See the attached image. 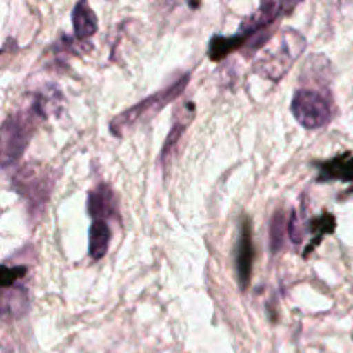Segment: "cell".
Here are the masks:
<instances>
[{"instance_id":"6da1fadb","label":"cell","mask_w":353,"mask_h":353,"mask_svg":"<svg viewBox=\"0 0 353 353\" xmlns=\"http://www.w3.org/2000/svg\"><path fill=\"white\" fill-rule=\"evenodd\" d=\"M307 47V40L300 31L286 28L279 34V41L276 47H271L259 57L254 64V71L269 81L278 83L288 69L295 64L296 59L303 54Z\"/></svg>"},{"instance_id":"7a4b0ae2","label":"cell","mask_w":353,"mask_h":353,"mask_svg":"<svg viewBox=\"0 0 353 353\" xmlns=\"http://www.w3.org/2000/svg\"><path fill=\"white\" fill-rule=\"evenodd\" d=\"M188 81H190V76L185 74L181 79H178L174 85L168 86L165 90H161V92L147 97V99L138 102L137 105H133L131 109L121 112L119 116H116L112 121H110V131H112L116 137H123L126 131H130L131 128L137 126L140 121L155 116L162 107H165L168 103H171L176 97L181 95V93L185 92Z\"/></svg>"},{"instance_id":"3957f363","label":"cell","mask_w":353,"mask_h":353,"mask_svg":"<svg viewBox=\"0 0 353 353\" xmlns=\"http://www.w3.org/2000/svg\"><path fill=\"white\" fill-rule=\"evenodd\" d=\"M54 172L38 162H30V164L23 165L12 178L14 190L28 200L31 209L38 210V212L43 210V205L47 203L52 188H54Z\"/></svg>"},{"instance_id":"277c9868","label":"cell","mask_w":353,"mask_h":353,"mask_svg":"<svg viewBox=\"0 0 353 353\" xmlns=\"http://www.w3.org/2000/svg\"><path fill=\"white\" fill-rule=\"evenodd\" d=\"M292 114L300 126L307 130L323 128L333 119L334 103L326 93L312 88H302L295 93L292 100Z\"/></svg>"},{"instance_id":"5b68a950","label":"cell","mask_w":353,"mask_h":353,"mask_svg":"<svg viewBox=\"0 0 353 353\" xmlns=\"http://www.w3.org/2000/svg\"><path fill=\"white\" fill-rule=\"evenodd\" d=\"M34 131V123L28 114H12L2 124V165L10 168L26 150Z\"/></svg>"},{"instance_id":"8992f818","label":"cell","mask_w":353,"mask_h":353,"mask_svg":"<svg viewBox=\"0 0 353 353\" xmlns=\"http://www.w3.org/2000/svg\"><path fill=\"white\" fill-rule=\"evenodd\" d=\"M255 261V245H254V231H252V221L245 219L240 228V236L236 240L234 248V271H236V281L241 292L248 288L254 271Z\"/></svg>"},{"instance_id":"52a82bcc","label":"cell","mask_w":353,"mask_h":353,"mask_svg":"<svg viewBox=\"0 0 353 353\" xmlns=\"http://www.w3.org/2000/svg\"><path fill=\"white\" fill-rule=\"evenodd\" d=\"M296 3H286V2H264L261 3L257 10L252 16L241 23L240 33L243 34L247 40L257 37V34L264 33L281 14L288 12V10L295 9ZM248 43V41H247Z\"/></svg>"},{"instance_id":"ba28073f","label":"cell","mask_w":353,"mask_h":353,"mask_svg":"<svg viewBox=\"0 0 353 353\" xmlns=\"http://www.w3.org/2000/svg\"><path fill=\"white\" fill-rule=\"evenodd\" d=\"M317 181H353V154L352 152H343L336 157L330 159L319 164V174Z\"/></svg>"},{"instance_id":"9c48e42d","label":"cell","mask_w":353,"mask_h":353,"mask_svg":"<svg viewBox=\"0 0 353 353\" xmlns=\"http://www.w3.org/2000/svg\"><path fill=\"white\" fill-rule=\"evenodd\" d=\"M88 212L95 217V221H103V217H116L117 214V200L112 190L107 185H99L90 192L88 195Z\"/></svg>"},{"instance_id":"30bf717a","label":"cell","mask_w":353,"mask_h":353,"mask_svg":"<svg viewBox=\"0 0 353 353\" xmlns=\"http://www.w3.org/2000/svg\"><path fill=\"white\" fill-rule=\"evenodd\" d=\"M193 119H195V103L186 102L185 105L179 107L178 112L174 114L171 131H169L168 138H165L164 147H162V162L168 161V157L171 155L172 148L176 147V143H178L179 138L183 137V133H185L186 128L192 124Z\"/></svg>"},{"instance_id":"8fae6325","label":"cell","mask_w":353,"mask_h":353,"mask_svg":"<svg viewBox=\"0 0 353 353\" xmlns=\"http://www.w3.org/2000/svg\"><path fill=\"white\" fill-rule=\"evenodd\" d=\"M30 310V293L23 286H10L3 290L2 317L6 321L21 319Z\"/></svg>"},{"instance_id":"7c38bea8","label":"cell","mask_w":353,"mask_h":353,"mask_svg":"<svg viewBox=\"0 0 353 353\" xmlns=\"http://www.w3.org/2000/svg\"><path fill=\"white\" fill-rule=\"evenodd\" d=\"M72 28H74V34L81 40L93 37L99 30V19H97L95 12L92 7L86 2H78L72 9Z\"/></svg>"},{"instance_id":"4fadbf2b","label":"cell","mask_w":353,"mask_h":353,"mask_svg":"<svg viewBox=\"0 0 353 353\" xmlns=\"http://www.w3.org/2000/svg\"><path fill=\"white\" fill-rule=\"evenodd\" d=\"M110 243V228L105 221H93L90 228V257L100 261L105 257Z\"/></svg>"},{"instance_id":"5bb4252c","label":"cell","mask_w":353,"mask_h":353,"mask_svg":"<svg viewBox=\"0 0 353 353\" xmlns=\"http://www.w3.org/2000/svg\"><path fill=\"white\" fill-rule=\"evenodd\" d=\"M247 41L248 40L241 33L234 34V37H219V34H216L209 43V59L214 62L223 61L231 52L245 47Z\"/></svg>"},{"instance_id":"9a60e30c","label":"cell","mask_w":353,"mask_h":353,"mask_svg":"<svg viewBox=\"0 0 353 353\" xmlns=\"http://www.w3.org/2000/svg\"><path fill=\"white\" fill-rule=\"evenodd\" d=\"M310 228V233H312L314 240L310 241L309 247H307V252L305 255H309L310 252L314 250V248L317 247V245L323 241L324 236H327V234H331L334 231V228H336V221H334V216L333 214H323V216L316 217V219L310 221L309 224Z\"/></svg>"},{"instance_id":"2e32d148","label":"cell","mask_w":353,"mask_h":353,"mask_svg":"<svg viewBox=\"0 0 353 353\" xmlns=\"http://www.w3.org/2000/svg\"><path fill=\"white\" fill-rule=\"evenodd\" d=\"M285 216L283 212H276L271 223V250L279 252L285 243Z\"/></svg>"},{"instance_id":"e0dca14e","label":"cell","mask_w":353,"mask_h":353,"mask_svg":"<svg viewBox=\"0 0 353 353\" xmlns=\"http://www.w3.org/2000/svg\"><path fill=\"white\" fill-rule=\"evenodd\" d=\"M286 231H288L290 240L293 241L295 245H300L303 241V223L300 221L299 214L293 210L290 212V219H288V226H286Z\"/></svg>"},{"instance_id":"ac0fdd59","label":"cell","mask_w":353,"mask_h":353,"mask_svg":"<svg viewBox=\"0 0 353 353\" xmlns=\"http://www.w3.org/2000/svg\"><path fill=\"white\" fill-rule=\"evenodd\" d=\"M28 268L26 265H14V268H9V265H3L2 268V288L7 290L10 286H14V281L19 278H23L26 274Z\"/></svg>"}]
</instances>
